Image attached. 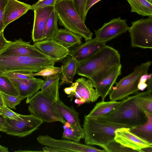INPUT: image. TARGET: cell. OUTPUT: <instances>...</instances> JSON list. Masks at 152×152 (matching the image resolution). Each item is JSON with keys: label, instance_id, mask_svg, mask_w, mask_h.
I'll use <instances>...</instances> for the list:
<instances>
[{"label": "cell", "instance_id": "6da1fadb", "mask_svg": "<svg viewBox=\"0 0 152 152\" xmlns=\"http://www.w3.org/2000/svg\"><path fill=\"white\" fill-rule=\"evenodd\" d=\"M120 64L121 56L118 51L106 45L90 58L79 64L76 73L91 79L94 83L110 69Z\"/></svg>", "mask_w": 152, "mask_h": 152}, {"label": "cell", "instance_id": "7a4b0ae2", "mask_svg": "<svg viewBox=\"0 0 152 152\" xmlns=\"http://www.w3.org/2000/svg\"><path fill=\"white\" fill-rule=\"evenodd\" d=\"M85 133V142L104 148L115 141V132L117 129L131 126L109 121L103 117H91L85 115L83 124Z\"/></svg>", "mask_w": 152, "mask_h": 152}, {"label": "cell", "instance_id": "3957f363", "mask_svg": "<svg viewBox=\"0 0 152 152\" xmlns=\"http://www.w3.org/2000/svg\"><path fill=\"white\" fill-rule=\"evenodd\" d=\"M143 93L138 92L123 99L113 110L101 117L132 127L144 124L147 118L139 100V97Z\"/></svg>", "mask_w": 152, "mask_h": 152}, {"label": "cell", "instance_id": "277c9868", "mask_svg": "<svg viewBox=\"0 0 152 152\" xmlns=\"http://www.w3.org/2000/svg\"><path fill=\"white\" fill-rule=\"evenodd\" d=\"M57 59L18 55H0V73L16 72L26 74L37 73L54 66Z\"/></svg>", "mask_w": 152, "mask_h": 152}, {"label": "cell", "instance_id": "5b68a950", "mask_svg": "<svg viewBox=\"0 0 152 152\" xmlns=\"http://www.w3.org/2000/svg\"><path fill=\"white\" fill-rule=\"evenodd\" d=\"M60 25L83 37L86 41L92 38L93 33L76 9L73 1L58 0L54 6Z\"/></svg>", "mask_w": 152, "mask_h": 152}, {"label": "cell", "instance_id": "8992f818", "mask_svg": "<svg viewBox=\"0 0 152 152\" xmlns=\"http://www.w3.org/2000/svg\"><path fill=\"white\" fill-rule=\"evenodd\" d=\"M151 63V61H148L136 66L131 73L115 82L109 94L110 100H122L138 92L139 80L142 76L148 73Z\"/></svg>", "mask_w": 152, "mask_h": 152}, {"label": "cell", "instance_id": "52a82bcc", "mask_svg": "<svg viewBox=\"0 0 152 152\" xmlns=\"http://www.w3.org/2000/svg\"><path fill=\"white\" fill-rule=\"evenodd\" d=\"M53 100L41 91H38L32 96L27 98L26 103L29 104L28 110L30 113L47 122L59 121L64 125L66 121L53 106Z\"/></svg>", "mask_w": 152, "mask_h": 152}, {"label": "cell", "instance_id": "ba28073f", "mask_svg": "<svg viewBox=\"0 0 152 152\" xmlns=\"http://www.w3.org/2000/svg\"><path fill=\"white\" fill-rule=\"evenodd\" d=\"M128 31L132 47L152 48V16L132 22Z\"/></svg>", "mask_w": 152, "mask_h": 152}, {"label": "cell", "instance_id": "9c48e42d", "mask_svg": "<svg viewBox=\"0 0 152 152\" xmlns=\"http://www.w3.org/2000/svg\"><path fill=\"white\" fill-rule=\"evenodd\" d=\"M64 91L71 98V101L74 97L77 98L75 102L78 106L86 102L96 101L99 97L92 81L84 77L77 79L70 87L65 88Z\"/></svg>", "mask_w": 152, "mask_h": 152}, {"label": "cell", "instance_id": "30bf717a", "mask_svg": "<svg viewBox=\"0 0 152 152\" xmlns=\"http://www.w3.org/2000/svg\"><path fill=\"white\" fill-rule=\"evenodd\" d=\"M20 116L21 118L19 120L5 118L3 126L4 132L19 137H24L36 130L44 122L31 114H20Z\"/></svg>", "mask_w": 152, "mask_h": 152}, {"label": "cell", "instance_id": "8fae6325", "mask_svg": "<svg viewBox=\"0 0 152 152\" xmlns=\"http://www.w3.org/2000/svg\"><path fill=\"white\" fill-rule=\"evenodd\" d=\"M37 140L42 145L61 149L66 152H104L103 150L97 149L89 145L69 140L56 139L48 135H39Z\"/></svg>", "mask_w": 152, "mask_h": 152}, {"label": "cell", "instance_id": "7c38bea8", "mask_svg": "<svg viewBox=\"0 0 152 152\" xmlns=\"http://www.w3.org/2000/svg\"><path fill=\"white\" fill-rule=\"evenodd\" d=\"M126 19H122L119 17L104 23L101 28L94 30L95 38L107 42L126 32L129 27L126 24Z\"/></svg>", "mask_w": 152, "mask_h": 152}, {"label": "cell", "instance_id": "4fadbf2b", "mask_svg": "<svg viewBox=\"0 0 152 152\" xmlns=\"http://www.w3.org/2000/svg\"><path fill=\"white\" fill-rule=\"evenodd\" d=\"M114 140L122 145L137 152H143V149L152 148V144L132 133L130 128L123 127L116 130L115 132Z\"/></svg>", "mask_w": 152, "mask_h": 152}, {"label": "cell", "instance_id": "5bb4252c", "mask_svg": "<svg viewBox=\"0 0 152 152\" xmlns=\"http://www.w3.org/2000/svg\"><path fill=\"white\" fill-rule=\"evenodd\" d=\"M0 55H18L41 58L48 57L34 45H31L30 42L24 41L21 39L11 42L0 52Z\"/></svg>", "mask_w": 152, "mask_h": 152}, {"label": "cell", "instance_id": "9a60e30c", "mask_svg": "<svg viewBox=\"0 0 152 152\" xmlns=\"http://www.w3.org/2000/svg\"><path fill=\"white\" fill-rule=\"evenodd\" d=\"M106 42L95 38L86 41L69 50V56L73 58L79 63L87 60L106 45Z\"/></svg>", "mask_w": 152, "mask_h": 152}, {"label": "cell", "instance_id": "2e32d148", "mask_svg": "<svg viewBox=\"0 0 152 152\" xmlns=\"http://www.w3.org/2000/svg\"><path fill=\"white\" fill-rule=\"evenodd\" d=\"M54 6L37 7L34 9V20L31 37L34 42L43 40L44 29Z\"/></svg>", "mask_w": 152, "mask_h": 152}, {"label": "cell", "instance_id": "e0dca14e", "mask_svg": "<svg viewBox=\"0 0 152 152\" xmlns=\"http://www.w3.org/2000/svg\"><path fill=\"white\" fill-rule=\"evenodd\" d=\"M121 64L115 66L98 81L93 83L97 93L102 98L101 101H104L109 95L118 77L121 74Z\"/></svg>", "mask_w": 152, "mask_h": 152}, {"label": "cell", "instance_id": "ac0fdd59", "mask_svg": "<svg viewBox=\"0 0 152 152\" xmlns=\"http://www.w3.org/2000/svg\"><path fill=\"white\" fill-rule=\"evenodd\" d=\"M47 57L58 61L69 56V50L53 39L34 42L33 45Z\"/></svg>", "mask_w": 152, "mask_h": 152}, {"label": "cell", "instance_id": "d6986e66", "mask_svg": "<svg viewBox=\"0 0 152 152\" xmlns=\"http://www.w3.org/2000/svg\"><path fill=\"white\" fill-rule=\"evenodd\" d=\"M31 5L17 0H8L5 8L3 17L4 28L10 23L31 10Z\"/></svg>", "mask_w": 152, "mask_h": 152}, {"label": "cell", "instance_id": "ffe728a7", "mask_svg": "<svg viewBox=\"0 0 152 152\" xmlns=\"http://www.w3.org/2000/svg\"><path fill=\"white\" fill-rule=\"evenodd\" d=\"M10 79L16 88L19 95L23 99L32 96L38 91L44 82V80L34 77L27 79Z\"/></svg>", "mask_w": 152, "mask_h": 152}, {"label": "cell", "instance_id": "44dd1931", "mask_svg": "<svg viewBox=\"0 0 152 152\" xmlns=\"http://www.w3.org/2000/svg\"><path fill=\"white\" fill-rule=\"evenodd\" d=\"M82 37L66 28L59 29L53 39L67 48L80 45Z\"/></svg>", "mask_w": 152, "mask_h": 152}, {"label": "cell", "instance_id": "7402d4cb", "mask_svg": "<svg viewBox=\"0 0 152 152\" xmlns=\"http://www.w3.org/2000/svg\"><path fill=\"white\" fill-rule=\"evenodd\" d=\"M52 104L66 122L73 125H81L79 113L72 106L71 107L67 106L60 99L56 101L53 100Z\"/></svg>", "mask_w": 152, "mask_h": 152}, {"label": "cell", "instance_id": "603a6c76", "mask_svg": "<svg viewBox=\"0 0 152 152\" xmlns=\"http://www.w3.org/2000/svg\"><path fill=\"white\" fill-rule=\"evenodd\" d=\"M78 62L73 58L70 56L64 61L61 65L62 72L61 81L59 82V88L65 84H72L74 77L76 74Z\"/></svg>", "mask_w": 152, "mask_h": 152}, {"label": "cell", "instance_id": "cb8c5ba5", "mask_svg": "<svg viewBox=\"0 0 152 152\" xmlns=\"http://www.w3.org/2000/svg\"><path fill=\"white\" fill-rule=\"evenodd\" d=\"M145 113L147 121L144 124L130 128V131L137 136L152 144V114L146 111Z\"/></svg>", "mask_w": 152, "mask_h": 152}, {"label": "cell", "instance_id": "d4e9b609", "mask_svg": "<svg viewBox=\"0 0 152 152\" xmlns=\"http://www.w3.org/2000/svg\"><path fill=\"white\" fill-rule=\"evenodd\" d=\"M60 78V76H58L44 78V82L41 88L42 92L55 101L60 99L58 90Z\"/></svg>", "mask_w": 152, "mask_h": 152}, {"label": "cell", "instance_id": "484cf974", "mask_svg": "<svg viewBox=\"0 0 152 152\" xmlns=\"http://www.w3.org/2000/svg\"><path fill=\"white\" fill-rule=\"evenodd\" d=\"M121 101H101L96 103L90 113L87 116L91 117H101L108 113L117 107Z\"/></svg>", "mask_w": 152, "mask_h": 152}, {"label": "cell", "instance_id": "4316f807", "mask_svg": "<svg viewBox=\"0 0 152 152\" xmlns=\"http://www.w3.org/2000/svg\"><path fill=\"white\" fill-rule=\"evenodd\" d=\"M63 128V138L77 142L84 139L85 133L81 125H72L66 121Z\"/></svg>", "mask_w": 152, "mask_h": 152}, {"label": "cell", "instance_id": "83f0119b", "mask_svg": "<svg viewBox=\"0 0 152 152\" xmlns=\"http://www.w3.org/2000/svg\"><path fill=\"white\" fill-rule=\"evenodd\" d=\"M131 8V12L143 16H152V1L150 0H126Z\"/></svg>", "mask_w": 152, "mask_h": 152}, {"label": "cell", "instance_id": "f1b7e54d", "mask_svg": "<svg viewBox=\"0 0 152 152\" xmlns=\"http://www.w3.org/2000/svg\"><path fill=\"white\" fill-rule=\"evenodd\" d=\"M58 19L54 10L48 18L43 32V40L53 39L58 28Z\"/></svg>", "mask_w": 152, "mask_h": 152}, {"label": "cell", "instance_id": "f546056e", "mask_svg": "<svg viewBox=\"0 0 152 152\" xmlns=\"http://www.w3.org/2000/svg\"><path fill=\"white\" fill-rule=\"evenodd\" d=\"M0 91L9 95L19 96L18 91L10 79L1 73H0Z\"/></svg>", "mask_w": 152, "mask_h": 152}, {"label": "cell", "instance_id": "4dcf8cb0", "mask_svg": "<svg viewBox=\"0 0 152 152\" xmlns=\"http://www.w3.org/2000/svg\"><path fill=\"white\" fill-rule=\"evenodd\" d=\"M62 72L61 67H57L54 66H50L44 68L37 73L28 74L34 77L37 76H41L44 79L52 76H60Z\"/></svg>", "mask_w": 152, "mask_h": 152}, {"label": "cell", "instance_id": "1f68e13d", "mask_svg": "<svg viewBox=\"0 0 152 152\" xmlns=\"http://www.w3.org/2000/svg\"><path fill=\"white\" fill-rule=\"evenodd\" d=\"M104 152H129L136 151L125 147L115 141L109 143L103 148Z\"/></svg>", "mask_w": 152, "mask_h": 152}, {"label": "cell", "instance_id": "d6a6232c", "mask_svg": "<svg viewBox=\"0 0 152 152\" xmlns=\"http://www.w3.org/2000/svg\"><path fill=\"white\" fill-rule=\"evenodd\" d=\"M2 94L5 104L9 108L16 110V106L19 104L20 102L23 100V98L20 95L15 96L2 93Z\"/></svg>", "mask_w": 152, "mask_h": 152}, {"label": "cell", "instance_id": "836d02e7", "mask_svg": "<svg viewBox=\"0 0 152 152\" xmlns=\"http://www.w3.org/2000/svg\"><path fill=\"white\" fill-rule=\"evenodd\" d=\"M87 0H73L75 7L82 18L85 22L86 15L85 12L86 5Z\"/></svg>", "mask_w": 152, "mask_h": 152}, {"label": "cell", "instance_id": "e575fe53", "mask_svg": "<svg viewBox=\"0 0 152 152\" xmlns=\"http://www.w3.org/2000/svg\"><path fill=\"white\" fill-rule=\"evenodd\" d=\"M1 114L5 118L11 120H19L21 118L20 114L15 112L6 105L2 109Z\"/></svg>", "mask_w": 152, "mask_h": 152}, {"label": "cell", "instance_id": "d590c367", "mask_svg": "<svg viewBox=\"0 0 152 152\" xmlns=\"http://www.w3.org/2000/svg\"><path fill=\"white\" fill-rule=\"evenodd\" d=\"M10 78H16L21 79H30L34 77L20 72H12L2 73Z\"/></svg>", "mask_w": 152, "mask_h": 152}, {"label": "cell", "instance_id": "8d00e7d4", "mask_svg": "<svg viewBox=\"0 0 152 152\" xmlns=\"http://www.w3.org/2000/svg\"><path fill=\"white\" fill-rule=\"evenodd\" d=\"M58 0H39L35 4L31 5V10H33L37 7H44L48 6H54Z\"/></svg>", "mask_w": 152, "mask_h": 152}, {"label": "cell", "instance_id": "74e56055", "mask_svg": "<svg viewBox=\"0 0 152 152\" xmlns=\"http://www.w3.org/2000/svg\"><path fill=\"white\" fill-rule=\"evenodd\" d=\"M152 77V74L148 73L143 75L140 77L138 85V88L139 91H144L146 88L147 85L146 81Z\"/></svg>", "mask_w": 152, "mask_h": 152}, {"label": "cell", "instance_id": "f35d334b", "mask_svg": "<svg viewBox=\"0 0 152 152\" xmlns=\"http://www.w3.org/2000/svg\"><path fill=\"white\" fill-rule=\"evenodd\" d=\"M8 0H0V32L4 31L3 17L5 6Z\"/></svg>", "mask_w": 152, "mask_h": 152}, {"label": "cell", "instance_id": "ab89813d", "mask_svg": "<svg viewBox=\"0 0 152 152\" xmlns=\"http://www.w3.org/2000/svg\"><path fill=\"white\" fill-rule=\"evenodd\" d=\"M4 31L0 32V52L5 48L11 42L8 41L5 38L4 35Z\"/></svg>", "mask_w": 152, "mask_h": 152}, {"label": "cell", "instance_id": "60d3db41", "mask_svg": "<svg viewBox=\"0 0 152 152\" xmlns=\"http://www.w3.org/2000/svg\"><path fill=\"white\" fill-rule=\"evenodd\" d=\"M43 151L44 152H66V151L58 148L49 147L45 146L42 148Z\"/></svg>", "mask_w": 152, "mask_h": 152}, {"label": "cell", "instance_id": "b9f144b4", "mask_svg": "<svg viewBox=\"0 0 152 152\" xmlns=\"http://www.w3.org/2000/svg\"><path fill=\"white\" fill-rule=\"evenodd\" d=\"M101 0H87L86 7L85 12L87 15L89 10L94 4Z\"/></svg>", "mask_w": 152, "mask_h": 152}, {"label": "cell", "instance_id": "7bdbcfd3", "mask_svg": "<svg viewBox=\"0 0 152 152\" xmlns=\"http://www.w3.org/2000/svg\"><path fill=\"white\" fill-rule=\"evenodd\" d=\"M146 83L147 85V90L152 93V77L148 79Z\"/></svg>", "mask_w": 152, "mask_h": 152}, {"label": "cell", "instance_id": "ee69618b", "mask_svg": "<svg viewBox=\"0 0 152 152\" xmlns=\"http://www.w3.org/2000/svg\"><path fill=\"white\" fill-rule=\"evenodd\" d=\"M5 120V118L0 113V131L4 132L3 126Z\"/></svg>", "mask_w": 152, "mask_h": 152}, {"label": "cell", "instance_id": "f6af8a7d", "mask_svg": "<svg viewBox=\"0 0 152 152\" xmlns=\"http://www.w3.org/2000/svg\"><path fill=\"white\" fill-rule=\"evenodd\" d=\"M6 105L4 103L3 99L2 96V93L0 91V113L3 107Z\"/></svg>", "mask_w": 152, "mask_h": 152}, {"label": "cell", "instance_id": "bcb514c9", "mask_svg": "<svg viewBox=\"0 0 152 152\" xmlns=\"http://www.w3.org/2000/svg\"><path fill=\"white\" fill-rule=\"evenodd\" d=\"M9 151L7 148L0 145V152H8Z\"/></svg>", "mask_w": 152, "mask_h": 152}, {"label": "cell", "instance_id": "7dc6e473", "mask_svg": "<svg viewBox=\"0 0 152 152\" xmlns=\"http://www.w3.org/2000/svg\"><path fill=\"white\" fill-rule=\"evenodd\" d=\"M71 0V1H73V0Z\"/></svg>", "mask_w": 152, "mask_h": 152}, {"label": "cell", "instance_id": "c3c4849f", "mask_svg": "<svg viewBox=\"0 0 152 152\" xmlns=\"http://www.w3.org/2000/svg\"><path fill=\"white\" fill-rule=\"evenodd\" d=\"M1 137V135L0 134V138Z\"/></svg>", "mask_w": 152, "mask_h": 152}, {"label": "cell", "instance_id": "681fc988", "mask_svg": "<svg viewBox=\"0 0 152 152\" xmlns=\"http://www.w3.org/2000/svg\"></svg>", "mask_w": 152, "mask_h": 152}]
</instances>
